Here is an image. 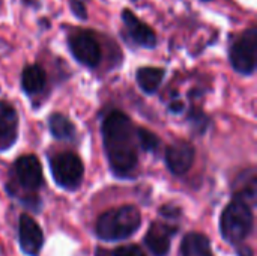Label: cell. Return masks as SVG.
<instances>
[{"label":"cell","mask_w":257,"mask_h":256,"mask_svg":"<svg viewBox=\"0 0 257 256\" xmlns=\"http://www.w3.org/2000/svg\"><path fill=\"white\" fill-rule=\"evenodd\" d=\"M102 139L111 170L117 177L130 175L137 166V136L131 119L111 112L102 122Z\"/></svg>","instance_id":"cell-1"},{"label":"cell","mask_w":257,"mask_h":256,"mask_svg":"<svg viewBox=\"0 0 257 256\" xmlns=\"http://www.w3.org/2000/svg\"><path fill=\"white\" fill-rule=\"evenodd\" d=\"M142 225V214L134 205H123L104 213L96 223V234L101 240L116 241L131 237Z\"/></svg>","instance_id":"cell-2"},{"label":"cell","mask_w":257,"mask_h":256,"mask_svg":"<svg viewBox=\"0 0 257 256\" xmlns=\"http://www.w3.org/2000/svg\"><path fill=\"white\" fill-rule=\"evenodd\" d=\"M253 229L251 205L235 198L223 211L220 220V231L224 240L232 244L244 241Z\"/></svg>","instance_id":"cell-3"},{"label":"cell","mask_w":257,"mask_h":256,"mask_svg":"<svg viewBox=\"0 0 257 256\" xmlns=\"http://www.w3.org/2000/svg\"><path fill=\"white\" fill-rule=\"evenodd\" d=\"M51 174L57 186L66 190H75L83 180L84 167L78 155L72 152H62L50 161Z\"/></svg>","instance_id":"cell-4"},{"label":"cell","mask_w":257,"mask_h":256,"mask_svg":"<svg viewBox=\"0 0 257 256\" xmlns=\"http://www.w3.org/2000/svg\"><path fill=\"white\" fill-rule=\"evenodd\" d=\"M257 54V29L250 27L232 47H230V63L235 71L241 74H253L256 69Z\"/></svg>","instance_id":"cell-5"},{"label":"cell","mask_w":257,"mask_h":256,"mask_svg":"<svg viewBox=\"0 0 257 256\" xmlns=\"http://www.w3.org/2000/svg\"><path fill=\"white\" fill-rule=\"evenodd\" d=\"M72 56L86 66H96L101 60V47L89 32H75L68 39Z\"/></svg>","instance_id":"cell-6"},{"label":"cell","mask_w":257,"mask_h":256,"mask_svg":"<svg viewBox=\"0 0 257 256\" xmlns=\"http://www.w3.org/2000/svg\"><path fill=\"white\" fill-rule=\"evenodd\" d=\"M18 241L21 250L29 256H38L42 244H44V234L39 225L27 214L20 217L18 225Z\"/></svg>","instance_id":"cell-7"},{"label":"cell","mask_w":257,"mask_h":256,"mask_svg":"<svg viewBox=\"0 0 257 256\" xmlns=\"http://www.w3.org/2000/svg\"><path fill=\"white\" fill-rule=\"evenodd\" d=\"M15 177L21 187L35 192L42 184V167L35 155H23L14 164Z\"/></svg>","instance_id":"cell-8"},{"label":"cell","mask_w":257,"mask_h":256,"mask_svg":"<svg viewBox=\"0 0 257 256\" xmlns=\"http://www.w3.org/2000/svg\"><path fill=\"white\" fill-rule=\"evenodd\" d=\"M196 151L188 142H175L166 151V164L175 175H184L194 163Z\"/></svg>","instance_id":"cell-9"},{"label":"cell","mask_w":257,"mask_h":256,"mask_svg":"<svg viewBox=\"0 0 257 256\" xmlns=\"http://www.w3.org/2000/svg\"><path fill=\"white\" fill-rule=\"evenodd\" d=\"M178 231L176 226L164 222H154L146 234V244L155 256H166L170 250L172 237Z\"/></svg>","instance_id":"cell-10"},{"label":"cell","mask_w":257,"mask_h":256,"mask_svg":"<svg viewBox=\"0 0 257 256\" xmlns=\"http://www.w3.org/2000/svg\"><path fill=\"white\" fill-rule=\"evenodd\" d=\"M122 20H123L128 35L133 38V41L136 44L146 47V48H154L157 45L155 32L146 23H143L140 18H137L130 9L122 11Z\"/></svg>","instance_id":"cell-11"},{"label":"cell","mask_w":257,"mask_h":256,"mask_svg":"<svg viewBox=\"0 0 257 256\" xmlns=\"http://www.w3.org/2000/svg\"><path fill=\"white\" fill-rule=\"evenodd\" d=\"M17 130H18V116L15 109L0 101V149H6L12 146L17 140Z\"/></svg>","instance_id":"cell-12"},{"label":"cell","mask_w":257,"mask_h":256,"mask_svg":"<svg viewBox=\"0 0 257 256\" xmlns=\"http://www.w3.org/2000/svg\"><path fill=\"white\" fill-rule=\"evenodd\" d=\"M181 253L182 256H212L211 241L203 234L190 232L182 240Z\"/></svg>","instance_id":"cell-13"},{"label":"cell","mask_w":257,"mask_h":256,"mask_svg":"<svg viewBox=\"0 0 257 256\" xmlns=\"http://www.w3.org/2000/svg\"><path fill=\"white\" fill-rule=\"evenodd\" d=\"M45 81H47V75L41 66L29 65L24 68L23 75H21V84L26 94H30V95L38 94L45 86Z\"/></svg>","instance_id":"cell-14"},{"label":"cell","mask_w":257,"mask_h":256,"mask_svg":"<svg viewBox=\"0 0 257 256\" xmlns=\"http://www.w3.org/2000/svg\"><path fill=\"white\" fill-rule=\"evenodd\" d=\"M163 78H164V69H161V68L145 66L137 71V83L148 94L155 92L158 89V86L161 84Z\"/></svg>","instance_id":"cell-15"},{"label":"cell","mask_w":257,"mask_h":256,"mask_svg":"<svg viewBox=\"0 0 257 256\" xmlns=\"http://www.w3.org/2000/svg\"><path fill=\"white\" fill-rule=\"evenodd\" d=\"M50 131L51 134L56 137V139H60V140H68V139H72L74 137V133H75V127L72 125V122L60 115V113H54L50 116Z\"/></svg>","instance_id":"cell-16"},{"label":"cell","mask_w":257,"mask_h":256,"mask_svg":"<svg viewBox=\"0 0 257 256\" xmlns=\"http://www.w3.org/2000/svg\"><path fill=\"white\" fill-rule=\"evenodd\" d=\"M136 136H137V140L140 143V146L145 149V151H157L158 146H160V139L149 130H145V128H139L136 130Z\"/></svg>","instance_id":"cell-17"},{"label":"cell","mask_w":257,"mask_h":256,"mask_svg":"<svg viewBox=\"0 0 257 256\" xmlns=\"http://www.w3.org/2000/svg\"><path fill=\"white\" fill-rule=\"evenodd\" d=\"M110 256H146L145 252L136 246V244H128V246H120L116 250H113Z\"/></svg>","instance_id":"cell-18"},{"label":"cell","mask_w":257,"mask_h":256,"mask_svg":"<svg viewBox=\"0 0 257 256\" xmlns=\"http://www.w3.org/2000/svg\"><path fill=\"white\" fill-rule=\"evenodd\" d=\"M71 8H72V12L78 17V18H81V20H86V8H84V5L80 2V0H71Z\"/></svg>","instance_id":"cell-19"},{"label":"cell","mask_w":257,"mask_h":256,"mask_svg":"<svg viewBox=\"0 0 257 256\" xmlns=\"http://www.w3.org/2000/svg\"><path fill=\"white\" fill-rule=\"evenodd\" d=\"M161 214H163L164 217H169V219H176V217L181 216V211H179L178 208H175V207L167 205V207H163V208H161Z\"/></svg>","instance_id":"cell-20"},{"label":"cell","mask_w":257,"mask_h":256,"mask_svg":"<svg viewBox=\"0 0 257 256\" xmlns=\"http://www.w3.org/2000/svg\"><path fill=\"white\" fill-rule=\"evenodd\" d=\"M182 110H184V104H182V103H173V104L170 106V112L179 113V112H182Z\"/></svg>","instance_id":"cell-21"},{"label":"cell","mask_w":257,"mask_h":256,"mask_svg":"<svg viewBox=\"0 0 257 256\" xmlns=\"http://www.w3.org/2000/svg\"><path fill=\"white\" fill-rule=\"evenodd\" d=\"M238 253H239V256H254L250 247H239Z\"/></svg>","instance_id":"cell-22"}]
</instances>
